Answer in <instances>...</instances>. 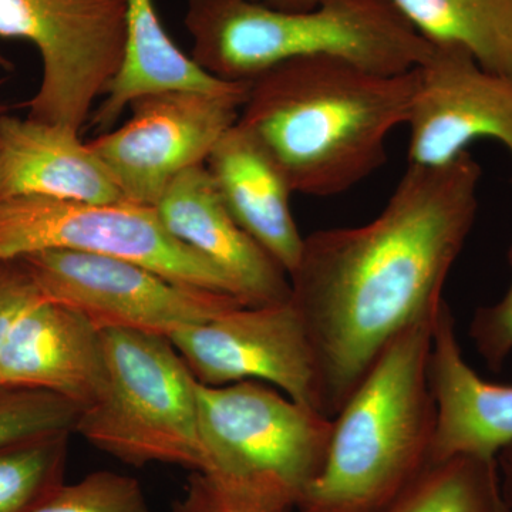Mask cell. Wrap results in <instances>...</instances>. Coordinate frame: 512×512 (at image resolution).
I'll use <instances>...</instances> for the list:
<instances>
[{
    "instance_id": "9a60e30c",
    "label": "cell",
    "mask_w": 512,
    "mask_h": 512,
    "mask_svg": "<svg viewBox=\"0 0 512 512\" xmlns=\"http://www.w3.org/2000/svg\"><path fill=\"white\" fill-rule=\"evenodd\" d=\"M103 375L101 330L46 298L20 316L0 356V384L47 390L80 409L93 402Z\"/></svg>"
},
{
    "instance_id": "d4e9b609",
    "label": "cell",
    "mask_w": 512,
    "mask_h": 512,
    "mask_svg": "<svg viewBox=\"0 0 512 512\" xmlns=\"http://www.w3.org/2000/svg\"><path fill=\"white\" fill-rule=\"evenodd\" d=\"M508 264L512 272V245L508 249ZM470 338L490 369L500 370L503 367L512 353V279L510 288L500 301L481 306L474 313Z\"/></svg>"
},
{
    "instance_id": "5bb4252c",
    "label": "cell",
    "mask_w": 512,
    "mask_h": 512,
    "mask_svg": "<svg viewBox=\"0 0 512 512\" xmlns=\"http://www.w3.org/2000/svg\"><path fill=\"white\" fill-rule=\"evenodd\" d=\"M429 380L436 406L430 461L454 456L495 460L512 444V386L488 382L468 365L446 302L434 323Z\"/></svg>"
},
{
    "instance_id": "6da1fadb",
    "label": "cell",
    "mask_w": 512,
    "mask_h": 512,
    "mask_svg": "<svg viewBox=\"0 0 512 512\" xmlns=\"http://www.w3.org/2000/svg\"><path fill=\"white\" fill-rule=\"evenodd\" d=\"M480 164L409 165L382 212L359 227L305 237L291 302L333 417L407 329L439 315L444 286L476 222Z\"/></svg>"
},
{
    "instance_id": "277c9868",
    "label": "cell",
    "mask_w": 512,
    "mask_h": 512,
    "mask_svg": "<svg viewBox=\"0 0 512 512\" xmlns=\"http://www.w3.org/2000/svg\"><path fill=\"white\" fill-rule=\"evenodd\" d=\"M184 25L192 59L227 82H249L276 64L316 56L400 74L431 50L389 0H322L299 12L247 0H188Z\"/></svg>"
},
{
    "instance_id": "ba28073f",
    "label": "cell",
    "mask_w": 512,
    "mask_h": 512,
    "mask_svg": "<svg viewBox=\"0 0 512 512\" xmlns=\"http://www.w3.org/2000/svg\"><path fill=\"white\" fill-rule=\"evenodd\" d=\"M127 0H0V37L36 46L33 120L82 130L123 60Z\"/></svg>"
},
{
    "instance_id": "9c48e42d",
    "label": "cell",
    "mask_w": 512,
    "mask_h": 512,
    "mask_svg": "<svg viewBox=\"0 0 512 512\" xmlns=\"http://www.w3.org/2000/svg\"><path fill=\"white\" fill-rule=\"evenodd\" d=\"M20 259L46 299L82 313L100 330H140L168 338L244 305L228 293L178 284L123 259L63 249Z\"/></svg>"
},
{
    "instance_id": "484cf974",
    "label": "cell",
    "mask_w": 512,
    "mask_h": 512,
    "mask_svg": "<svg viewBox=\"0 0 512 512\" xmlns=\"http://www.w3.org/2000/svg\"><path fill=\"white\" fill-rule=\"evenodd\" d=\"M45 296L20 258H0V356L20 316Z\"/></svg>"
},
{
    "instance_id": "4fadbf2b",
    "label": "cell",
    "mask_w": 512,
    "mask_h": 512,
    "mask_svg": "<svg viewBox=\"0 0 512 512\" xmlns=\"http://www.w3.org/2000/svg\"><path fill=\"white\" fill-rule=\"evenodd\" d=\"M154 208L171 235L231 282L244 305L291 299L288 274L229 214L205 164L178 175Z\"/></svg>"
},
{
    "instance_id": "8992f818",
    "label": "cell",
    "mask_w": 512,
    "mask_h": 512,
    "mask_svg": "<svg viewBox=\"0 0 512 512\" xmlns=\"http://www.w3.org/2000/svg\"><path fill=\"white\" fill-rule=\"evenodd\" d=\"M197 404L200 473L296 508L325 464L332 419L258 382L197 383Z\"/></svg>"
},
{
    "instance_id": "ac0fdd59",
    "label": "cell",
    "mask_w": 512,
    "mask_h": 512,
    "mask_svg": "<svg viewBox=\"0 0 512 512\" xmlns=\"http://www.w3.org/2000/svg\"><path fill=\"white\" fill-rule=\"evenodd\" d=\"M248 86L249 82L218 79L185 55L165 30L154 0H127L123 60L89 123L106 133L133 101L151 94H242Z\"/></svg>"
},
{
    "instance_id": "52a82bcc",
    "label": "cell",
    "mask_w": 512,
    "mask_h": 512,
    "mask_svg": "<svg viewBox=\"0 0 512 512\" xmlns=\"http://www.w3.org/2000/svg\"><path fill=\"white\" fill-rule=\"evenodd\" d=\"M52 249L123 259L178 284L239 299L217 268L168 232L154 207L36 195L0 200V258Z\"/></svg>"
},
{
    "instance_id": "ffe728a7",
    "label": "cell",
    "mask_w": 512,
    "mask_h": 512,
    "mask_svg": "<svg viewBox=\"0 0 512 512\" xmlns=\"http://www.w3.org/2000/svg\"><path fill=\"white\" fill-rule=\"evenodd\" d=\"M376 512H507L495 460L454 456L429 461Z\"/></svg>"
},
{
    "instance_id": "603a6c76",
    "label": "cell",
    "mask_w": 512,
    "mask_h": 512,
    "mask_svg": "<svg viewBox=\"0 0 512 512\" xmlns=\"http://www.w3.org/2000/svg\"><path fill=\"white\" fill-rule=\"evenodd\" d=\"M33 512H150L136 478L96 471L74 484H64Z\"/></svg>"
},
{
    "instance_id": "44dd1931",
    "label": "cell",
    "mask_w": 512,
    "mask_h": 512,
    "mask_svg": "<svg viewBox=\"0 0 512 512\" xmlns=\"http://www.w3.org/2000/svg\"><path fill=\"white\" fill-rule=\"evenodd\" d=\"M72 433H56L0 450V512H33L66 484Z\"/></svg>"
},
{
    "instance_id": "30bf717a",
    "label": "cell",
    "mask_w": 512,
    "mask_h": 512,
    "mask_svg": "<svg viewBox=\"0 0 512 512\" xmlns=\"http://www.w3.org/2000/svg\"><path fill=\"white\" fill-rule=\"evenodd\" d=\"M249 87V86H248ZM247 93L167 92L131 103L123 126L89 141L111 178L133 204L156 207L178 175L205 164L237 124Z\"/></svg>"
},
{
    "instance_id": "2e32d148",
    "label": "cell",
    "mask_w": 512,
    "mask_h": 512,
    "mask_svg": "<svg viewBox=\"0 0 512 512\" xmlns=\"http://www.w3.org/2000/svg\"><path fill=\"white\" fill-rule=\"evenodd\" d=\"M126 201L80 131L45 121L0 117V200Z\"/></svg>"
},
{
    "instance_id": "3957f363",
    "label": "cell",
    "mask_w": 512,
    "mask_h": 512,
    "mask_svg": "<svg viewBox=\"0 0 512 512\" xmlns=\"http://www.w3.org/2000/svg\"><path fill=\"white\" fill-rule=\"evenodd\" d=\"M437 316L394 340L333 417L325 464L296 510L376 512L427 466L436 429L429 357Z\"/></svg>"
},
{
    "instance_id": "e0dca14e",
    "label": "cell",
    "mask_w": 512,
    "mask_h": 512,
    "mask_svg": "<svg viewBox=\"0 0 512 512\" xmlns=\"http://www.w3.org/2000/svg\"><path fill=\"white\" fill-rule=\"evenodd\" d=\"M205 167L239 227L289 276L305 237L289 204L291 185L274 158L237 123L218 141Z\"/></svg>"
},
{
    "instance_id": "7402d4cb",
    "label": "cell",
    "mask_w": 512,
    "mask_h": 512,
    "mask_svg": "<svg viewBox=\"0 0 512 512\" xmlns=\"http://www.w3.org/2000/svg\"><path fill=\"white\" fill-rule=\"evenodd\" d=\"M80 412L59 394L0 384V450L50 434H73Z\"/></svg>"
},
{
    "instance_id": "4316f807",
    "label": "cell",
    "mask_w": 512,
    "mask_h": 512,
    "mask_svg": "<svg viewBox=\"0 0 512 512\" xmlns=\"http://www.w3.org/2000/svg\"><path fill=\"white\" fill-rule=\"evenodd\" d=\"M495 463H497L505 507H507V512H512V444L497 454Z\"/></svg>"
},
{
    "instance_id": "cb8c5ba5",
    "label": "cell",
    "mask_w": 512,
    "mask_h": 512,
    "mask_svg": "<svg viewBox=\"0 0 512 512\" xmlns=\"http://www.w3.org/2000/svg\"><path fill=\"white\" fill-rule=\"evenodd\" d=\"M292 507L192 471L173 512H291Z\"/></svg>"
},
{
    "instance_id": "83f0119b",
    "label": "cell",
    "mask_w": 512,
    "mask_h": 512,
    "mask_svg": "<svg viewBox=\"0 0 512 512\" xmlns=\"http://www.w3.org/2000/svg\"><path fill=\"white\" fill-rule=\"evenodd\" d=\"M247 2L256 3V5L266 6V8L271 9L299 12V10L316 8L322 0H247Z\"/></svg>"
},
{
    "instance_id": "8fae6325",
    "label": "cell",
    "mask_w": 512,
    "mask_h": 512,
    "mask_svg": "<svg viewBox=\"0 0 512 512\" xmlns=\"http://www.w3.org/2000/svg\"><path fill=\"white\" fill-rule=\"evenodd\" d=\"M168 339L198 383L225 386L259 380L322 413L318 367L291 299L237 306Z\"/></svg>"
},
{
    "instance_id": "f1b7e54d",
    "label": "cell",
    "mask_w": 512,
    "mask_h": 512,
    "mask_svg": "<svg viewBox=\"0 0 512 512\" xmlns=\"http://www.w3.org/2000/svg\"><path fill=\"white\" fill-rule=\"evenodd\" d=\"M12 67V63L6 59L5 55H3L2 50H0V69H10Z\"/></svg>"
},
{
    "instance_id": "5b68a950",
    "label": "cell",
    "mask_w": 512,
    "mask_h": 512,
    "mask_svg": "<svg viewBox=\"0 0 512 512\" xmlns=\"http://www.w3.org/2000/svg\"><path fill=\"white\" fill-rule=\"evenodd\" d=\"M104 375L74 433L131 466L204 470L197 379L167 336L101 330Z\"/></svg>"
},
{
    "instance_id": "d6986e66",
    "label": "cell",
    "mask_w": 512,
    "mask_h": 512,
    "mask_svg": "<svg viewBox=\"0 0 512 512\" xmlns=\"http://www.w3.org/2000/svg\"><path fill=\"white\" fill-rule=\"evenodd\" d=\"M430 45L463 47L484 69L512 76V0H389Z\"/></svg>"
},
{
    "instance_id": "7c38bea8",
    "label": "cell",
    "mask_w": 512,
    "mask_h": 512,
    "mask_svg": "<svg viewBox=\"0 0 512 512\" xmlns=\"http://www.w3.org/2000/svg\"><path fill=\"white\" fill-rule=\"evenodd\" d=\"M409 165L453 163L477 140H495L512 160V76L484 69L466 49L431 45L416 67Z\"/></svg>"
},
{
    "instance_id": "7a4b0ae2",
    "label": "cell",
    "mask_w": 512,
    "mask_h": 512,
    "mask_svg": "<svg viewBox=\"0 0 512 512\" xmlns=\"http://www.w3.org/2000/svg\"><path fill=\"white\" fill-rule=\"evenodd\" d=\"M416 86V69L383 74L339 57H302L249 80L237 123L293 192L333 197L386 163L387 138L409 120Z\"/></svg>"
}]
</instances>
